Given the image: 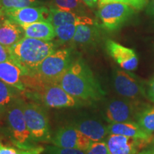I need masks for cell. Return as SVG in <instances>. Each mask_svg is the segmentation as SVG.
I'll list each match as a JSON object with an SVG mask.
<instances>
[{
  "label": "cell",
  "instance_id": "23",
  "mask_svg": "<svg viewBox=\"0 0 154 154\" xmlns=\"http://www.w3.org/2000/svg\"><path fill=\"white\" fill-rule=\"evenodd\" d=\"M78 25L69 24L54 27L56 37L61 43L72 42L75 35Z\"/></svg>",
  "mask_w": 154,
  "mask_h": 154
},
{
  "label": "cell",
  "instance_id": "21",
  "mask_svg": "<svg viewBox=\"0 0 154 154\" xmlns=\"http://www.w3.org/2000/svg\"><path fill=\"white\" fill-rule=\"evenodd\" d=\"M135 122L144 131L153 135L154 133V106H146L139 108L136 116Z\"/></svg>",
  "mask_w": 154,
  "mask_h": 154
},
{
  "label": "cell",
  "instance_id": "19",
  "mask_svg": "<svg viewBox=\"0 0 154 154\" xmlns=\"http://www.w3.org/2000/svg\"><path fill=\"white\" fill-rule=\"evenodd\" d=\"M24 37L20 25L5 17L0 22V44L10 48Z\"/></svg>",
  "mask_w": 154,
  "mask_h": 154
},
{
  "label": "cell",
  "instance_id": "17",
  "mask_svg": "<svg viewBox=\"0 0 154 154\" xmlns=\"http://www.w3.org/2000/svg\"><path fill=\"white\" fill-rule=\"evenodd\" d=\"M108 131L109 134L122 135L138 139H142L150 142L153 138V135L144 131L136 122L112 123L108 125Z\"/></svg>",
  "mask_w": 154,
  "mask_h": 154
},
{
  "label": "cell",
  "instance_id": "30",
  "mask_svg": "<svg viewBox=\"0 0 154 154\" xmlns=\"http://www.w3.org/2000/svg\"><path fill=\"white\" fill-rule=\"evenodd\" d=\"M11 60L10 49L0 44V63Z\"/></svg>",
  "mask_w": 154,
  "mask_h": 154
},
{
  "label": "cell",
  "instance_id": "22",
  "mask_svg": "<svg viewBox=\"0 0 154 154\" xmlns=\"http://www.w3.org/2000/svg\"><path fill=\"white\" fill-rule=\"evenodd\" d=\"M20 91L0 79V111L10 105L19 97Z\"/></svg>",
  "mask_w": 154,
  "mask_h": 154
},
{
  "label": "cell",
  "instance_id": "33",
  "mask_svg": "<svg viewBox=\"0 0 154 154\" xmlns=\"http://www.w3.org/2000/svg\"><path fill=\"white\" fill-rule=\"evenodd\" d=\"M147 14L151 15L152 17H154V0H151L149 5L147 7Z\"/></svg>",
  "mask_w": 154,
  "mask_h": 154
},
{
  "label": "cell",
  "instance_id": "1",
  "mask_svg": "<svg viewBox=\"0 0 154 154\" xmlns=\"http://www.w3.org/2000/svg\"><path fill=\"white\" fill-rule=\"evenodd\" d=\"M59 84L67 93L86 104L99 101L105 96L99 82L82 58L74 59Z\"/></svg>",
  "mask_w": 154,
  "mask_h": 154
},
{
  "label": "cell",
  "instance_id": "29",
  "mask_svg": "<svg viewBox=\"0 0 154 154\" xmlns=\"http://www.w3.org/2000/svg\"><path fill=\"white\" fill-rule=\"evenodd\" d=\"M85 152L86 154H110L106 140L92 142Z\"/></svg>",
  "mask_w": 154,
  "mask_h": 154
},
{
  "label": "cell",
  "instance_id": "32",
  "mask_svg": "<svg viewBox=\"0 0 154 154\" xmlns=\"http://www.w3.org/2000/svg\"><path fill=\"white\" fill-rule=\"evenodd\" d=\"M138 154H154V136Z\"/></svg>",
  "mask_w": 154,
  "mask_h": 154
},
{
  "label": "cell",
  "instance_id": "7",
  "mask_svg": "<svg viewBox=\"0 0 154 154\" xmlns=\"http://www.w3.org/2000/svg\"><path fill=\"white\" fill-rule=\"evenodd\" d=\"M133 7L125 4L110 3L100 6L98 17L103 28L109 31H115L124 25L134 14Z\"/></svg>",
  "mask_w": 154,
  "mask_h": 154
},
{
  "label": "cell",
  "instance_id": "8",
  "mask_svg": "<svg viewBox=\"0 0 154 154\" xmlns=\"http://www.w3.org/2000/svg\"><path fill=\"white\" fill-rule=\"evenodd\" d=\"M126 70L117 69L113 74V86L119 95L125 99L138 101L146 97V88L134 74Z\"/></svg>",
  "mask_w": 154,
  "mask_h": 154
},
{
  "label": "cell",
  "instance_id": "36",
  "mask_svg": "<svg viewBox=\"0 0 154 154\" xmlns=\"http://www.w3.org/2000/svg\"><path fill=\"white\" fill-rule=\"evenodd\" d=\"M2 8V6H1V2H0V9Z\"/></svg>",
  "mask_w": 154,
  "mask_h": 154
},
{
  "label": "cell",
  "instance_id": "6",
  "mask_svg": "<svg viewBox=\"0 0 154 154\" xmlns=\"http://www.w3.org/2000/svg\"><path fill=\"white\" fill-rule=\"evenodd\" d=\"M22 109L26 126L34 142H51L52 134L47 113L43 106L34 101H24L22 99Z\"/></svg>",
  "mask_w": 154,
  "mask_h": 154
},
{
  "label": "cell",
  "instance_id": "14",
  "mask_svg": "<svg viewBox=\"0 0 154 154\" xmlns=\"http://www.w3.org/2000/svg\"><path fill=\"white\" fill-rule=\"evenodd\" d=\"M72 124L92 142L103 140L109 136L108 126L98 119L82 117L73 122Z\"/></svg>",
  "mask_w": 154,
  "mask_h": 154
},
{
  "label": "cell",
  "instance_id": "13",
  "mask_svg": "<svg viewBox=\"0 0 154 154\" xmlns=\"http://www.w3.org/2000/svg\"><path fill=\"white\" fill-rule=\"evenodd\" d=\"M106 48L108 54L123 69L131 72L137 68L138 57L133 49L111 39L106 40Z\"/></svg>",
  "mask_w": 154,
  "mask_h": 154
},
{
  "label": "cell",
  "instance_id": "20",
  "mask_svg": "<svg viewBox=\"0 0 154 154\" xmlns=\"http://www.w3.org/2000/svg\"><path fill=\"white\" fill-rule=\"evenodd\" d=\"M21 26L23 28L26 37L44 41H51L56 37L54 26L48 21H40Z\"/></svg>",
  "mask_w": 154,
  "mask_h": 154
},
{
  "label": "cell",
  "instance_id": "3",
  "mask_svg": "<svg viewBox=\"0 0 154 154\" xmlns=\"http://www.w3.org/2000/svg\"><path fill=\"white\" fill-rule=\"evenodd\" d=\"M74 60L72 49L56 50L42 61L33 74L24 76L26 88L40 84H59Z\"/></svg>",
  "mask_w": 154,
  "mask_h": 154
},
{
  "label": "cell",
  "instance_id": "16",
  "mask_svg": "<svg viewBox=\"0 0 154 154\" xmlns=\"http://www.w3.org/2000/svg\"><path fill=\"white\" fill-rule=\"evenodd\" d=\"M48 22L54 27L65 24H94L95 23L88 17L81 16L73 11H63L57 8L49 9Z\"/></svg>",
  "mask_w": 154,
  "mask_h": 154
},
{
  "label": "cell",
  "instance_id": "28",
  "mask_svg": "<svg viewBox=\"0 0 154 154\" xmlns=\"http://www.w3.org/2000/svg\"><path fill=\"white\" fill-rule=\"evenodd\" d=\"M44 151L46 154H86L85 151L82 150L62 148L57 146H47Z\"/></svg>",
  "mask_w": 154,
  "mask_h": 154
},
{
  "label": "cell",
  "instance_id": "26",
  "mask_svg": "<svg viewBox=\"0 0 154 154\" xmlns=\"http://www.w3.org/2000/svg\"><path fill=\"white\" fill-rule=\"evenodd\" d=\"M57 8L63 11L78 12L83 7L82 0H54Z\"/></svg>",
  "mask_w": 154,
  "mask_h": 154
},
{
  "label": "cell",
  "instance_id": "4",
  "mask_svg": "<svg viewBox=\"0 0 154 154\" xmlns=\"http://www.w3.org/2000/svg\"><path fill=\"white\" fill-rule=\"evenodd\" d=\"M6 133L14 145L24 149L37 147L26 126L22 109V99L18 97L5 110Z\"/></svg>",
  "mask_w": 154,
  "mask_h": 154
},
{
  "label": "cell",
  "instance_id": "2",
  "mask_svg": "<svg viewBox=\"0 0 154 154\" xmlns=\"http://www.w3.org/2000/svg\"><path fill=\"white\" fill-rule=\"evenodd\" d=\"M56 48L51 41L24 36L9 49L11 59L22 69L24 76H30L48 56L54 52Z\"/></svg>",
  "mask_w": 154,
  "mask_h": 154
},
{
  "label": "cell",
  "instance_id": "15",
  "mask_svg": "<svg viewBox=\"0 0 154 154\" xmlns=\"http://www.w3.org/2000/svg\"><path fill=\"white\" fill-rule=\"evenodd\" d=\"M0 79L17 88L21 93L26 90L23 70L12 60L0 63Z\"/></svg>",
  "mask_w": 154,
  "mask_h": 154
},
{
  "label": "cell",
  "instance_id": "10",
  "mask_svg": "<svg viewBox=\"0 0 154 154\" xmlns=\"http://www.w3.org/2000/svg\"><path fill=\"white\" fill-rule=\"evenodd\" d=\"M138 101L129 99H112L107 103L104 111V117L107 122H132L139 108Z\"/></svg>",
  "mask_w": 154,
  "mask_h": 154
},
{
  "label": "cell",
  "instance_id": "5",
  "mask_svg": "<svg viewBox=\"0 0 154 154\" xmlns=\"http://www.w3.org/2000/svg\"><path fill=\"white\" fill-rule=\"evenodd\" d=\"M27 93L34 101H39L43 106L48 108L79 107L86 104L67 93L58 83L38 84Z\"/></svg>",
  "mask_w": 154,
  "mask_h": 154
},
{
  "label": "cell",
  "instance_id": "12",
  "mask_svg": "<svg viewBox=\"0 0 154 154\" xmlns=\"http://www.w3.org/2000/svg\"><path fill=\"white\" fill-rule=\"evenodd\" d=\"M5 17L22 26L40 21H48L49 9L45 7H27L3 10Z\"/></svg>",
  "mask_w": 154,
  "mask_h": 154
},
{
  "label": "cell",
  "instance_id": "25",
  "mask_svg": "<svg viewBox=\"0 0 154 154\" xmlns=\"http://www.w3.org/2000/svg\"><path fill=\"white\" fill-rule=\"evenodd\" d=\"M2 10L36 7L42 4L38 0H0Z\"/></svg>",
  "mask_w": 154,
  "mask_h": 154
},
{
  "label": "cell",
  "instance_id": "11",
  "mask_svg": "<svg viewBox=\"0 0 154 154\" xmlns=\"http://www.w3.org/2000/svg\"><path fill=\"white\" fill-rule=\"evenodd\" d=\"M110 154H138L149 142L122 135L109 134L106 139Z\"/></svg>",
  "mask_w": 154,
  "mask_h": 154
},
{
  "label": "cell",
  "instance_id": "18",
  "mask_svg": "<svg viewBox=\"0 0 154 154\" xmlns=\"http://www.w3.org/2000/svg\"><path fill=\"white\" fill-rule=\"evenodd\" d=\"M100 34L96 24H79L77 26L72 44L74 47L88 48L94 46L99 40Z\"/></svg>",
  "mask_w": 154,
  "mask_h": 154
},
{
  "label": "cell",
  "instance_id": "31",
  "mask_svg": "<svg viewBox=\"0 0 154 154\" xmlns=\"http://www.w3.org/2000/svg\"><path fill=\"white\" fill-rule=\"evenodd\" d=\"M146 98L152 103H154V78L150 81L146 87Z\"/></svg>",
  "mask_w": 154,
  "mask_h": 154
},
{
  "label": "cell",
  "instance_id": "9",
  "mask_svg": "<svg viewBox=\"0 0 154 154\" xmlns=\"http://www.w3.org/2000/svg\"><path fill=\"white\" fill-rule=\"evenodd\" d=\"M51 143L59 147L76 149L86 151L92 141L74 125L70 124L58 128L51 137Z\"/></svg>",
  "mask_w": 154,
  "mask_h": 154
},
{
  "label": "cell",
  "instance_id": "35",
  "mask_svg": "<svg viewBox=\"0 0 154 154\" xmlns=\"http://www.w3.org/2000/svg\"><path fill=\"white\" fill-rule=\"evenodd\" d=\"M5 14H4V11L2 9V8L0 9V22H2V20L5 18Z\"/></svg>",
  "mask_w": 154,
  "mask_h": 154
},
{
  "label": "cell",
  "instance_id": "27",
  "mask_svg": "<svg viewBox=\"0 0 154 154\" xmlns=\"http://www.w3.org/2000/svg\"><path fill=\"white\" fill-rule=\"evenodd\" d=\"M110 3L125 4L136 9H140L145 7L147 1L146 0H99V5L102 6Z\"/></svg>",
  "mask_w": 154,
  "mask_h": 154
},
{
  "label": "cell",
  "instance_id": "34",
  "mask_svg": "<svg viewBox=\"0 0 154 154\" xmlns=\"http://www.w3.org/2000/svg\"><path fill=\"white\" fill-rule=\"evenodd\" d=\"M86 5L89 7L90 8H94L99 0H82Z\"/></svg>",
  "mask_w": 154,
  "mask_h": 154
},
{
  "label": "cell",
  "instance_id": "24",
  "mask_svg": "<svg viewBox=\"0 0 154 154\" xmlns=\"http://www.w3.org/2000/svg\"><path fill=\"white\" fill-rule=\"evenodd\" d=\"M44 150L42 146H37L33 149H21L14 144H5L0 140V154H40Z\"/></svg>",
  "mask_w": 154,
  "mask_h": 154
}]
</instances>
